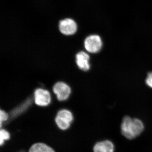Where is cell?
Instances as JSON below:
<instances>
[{"label": "cell", "mask_w": 152, "mask_h": 152, "mask_svg": "<svg viewBox=\"0 0 152 152\" xmlns=\"http://www.w3.org/2000/svg\"><path fill=\"white\" fill-rule=\"evenodd\" d=\"M144 130V125L140 120L131 118L128 116L124 117L121 125V132L126 138L133 140L138 137Z\"/></svg>", "instance_id": "6da1fadb"}, {"label": "cell", "mask_w": 152, "mask_h": 152, "mask_svg": "<svg viewBox=\"0 0 152 152\" xmlns=\"http://www.w3.org/2000/svg\"><path fill=\"white\" fill-rule=\"evenodd\" d=\"M73 120L72 114L69 110L63 109L61 110L56 116V124L61 129L64 130L69 127Z\"/></svg>", "instance_id": "7a4b0ae2"}, {"label": "cell", "mask_w": 152, "mask_h": 152, "mask_svg": "<svg viewBox=\"0 0 152 152\" xmlns=\"http://www.w3.org/2000/svg\"><path fill=\"white\" fill-rule=\"evenodd\" d=\"M84 47L87 51L96 53L100 51L102 47V42L99 36L91 35L87 37L84 41Z\"/></svg>", "instance_id": "3957f363"}, {"label": "cell", "mask_w": 152, "mask_h": 152, "mask_svg": "<svg viewBox=\"0 0 152 152\" xmlns=\"http://www.w3.org/2000/svg\"><path fill=\"white\" fill-rule=\"evenodd\" d=\"M60 32L65 36H71L75 34L77 30V25L74 20L71 18L64 19L59 23Z\"/></svg>", "instance_id": "277c9868"}, {"label": "cell", "mask_w": 152, "mask_h": 152, "mask_svg": "<svg viewBox=\"0 0 152 152\" xmlns=\"http://www.w3.org/2000/svg\"><path fill=\"white\" fill-rule=\"evenodd\" d=\"M53 90L57 99L60 101L66 100L71 94L70 87L64 82H57L53 87Z\"/></svg>", "instance_id": "5b68a950"}, {"label": "cell", "mask_w": 152, "mask_h": 152, "mask_svg": "<svg viewBox=\"0 0 152 152\" xmlns=\"http://www.w3.org/2000/svg\"><path fill=\"white\" fill-rule=\"evenodd\" d=\"M35 103L40 107H45L51 103V98L50 92L43 88L37 89L34 93Z\"/></svg>", "instance_id": "8992f818"}, {"label": "cell", "mask_w": 152, "mask_h": 152, "mask_svg": "<svg viewBox=\"0 0 152 152\" xmlns=\"http://www.w3.org/2000/svg\"><path fill=\"white\" fill-rule=\"evenodd\" d=\"M90 57L88 53L84 51L79 52L76 55V63L80 69L88 71L90 69Z\"/></svg>", "instance_id": "52a82bcc"}, {"label": "cell", "mask_w": 152, "mask_h": 152, "mask_svg": "<svg viewBox=\"0 0 152 152\" xmlns=\"http://www.w3.org/2000/svg\"><path fill=\"white\" fill-rule=\"evenodd\" d=\"M114 144L108 140L97 143L94 148V152H114Z\"/></svg>", "instance_id": "ba28073f"}, {"label": "cell", "mask_w": 152, "mask_h": 152, "mask_svg": "<svg viewBox=\"0 0 152 152\" xmlns=\"http://www.w3.org/2000/svg\"><path fill=\"white\" fill-rule=\"evenodd\" d=\"M29 152H55L50 147L46 144L39 143L33 145L30 149Z\"/></svg>", "instance_id": "9c48e42d"}, {"label": "cell", "mask_w": 152, "mask_h": 152, "mask_svg": "<svg viewBox=\"0 0 152 152\" xmlns=\"http://www.w3.org/2000/svg\"><path fill=\"white\" fill-rule=\"evenodd\" d=\"M10 138V134L7 131L4 129H1L0 132V144L1 145L4 144L5 141Z\"/></svg>", "instance_id": "30bf717a"}, {"label": "cell", "mask_w": 152, "mask_h": 152, "mask_svg": "<svg viewBox=\"0 0 152 152\" xmlns=\"http://www.w3.org/2000/svg\"><path fill=\"white\" fill-rule=\"evenodd\" d=\"M9 115L5 111L1 110H0V125L2 126L3 122L6 121L8 118Z\"/></svg>", "instance_id": "8fae6325"}, {"label": "cell", "mask_w": 152, "mask_h": 152, "mask_svg": "<svg viewBox=\"0 0 152 152\" xmlns=\"http://www.w3.org/2000/svg\"><path fill=\"white\" fill-rule=\"evenodd\" d=\"M145 82L146 84L152 88V72L148 74Z\"/></svg>", "instance_id": "7c38bea8"}]
</instances>
